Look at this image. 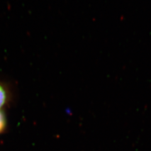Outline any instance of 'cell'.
Masks as SVG:
<instances>
[{"instance_id":"cell-2","label":"cell","mask_w":151,"mask_h":151,"mask_svg":"<svg viewBox=\"0 0 151 151\" xmlns=\"http://www.w3.org/2000/svg\"><path fill=\"white\" fill-rule=\"evenodd\" d=\"M4 124H5V122H4V116L0 112V132L2 131L4 129Z\"/></svg>"},{"instance_id":"cell-1","label":"cell","mask_w":151,"mask_h":151,"mask_svg":"<svg viewBox=\"0 0 151 151\" xmlns=\"http://www.w3.org/2000/svg\"><path fill=\"white\" fill-rule=\"evenodd\" d=\"M6 101V93L4 89L0 86V108H1Z\"/></svg>"}]
</instances>
